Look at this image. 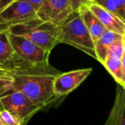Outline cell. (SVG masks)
Returning <instances> with one entry per match:
<instances>
[{"label": "cell", "instance_id": "5b68a950", "mask_svg": "<svg viewBox=\"0 0 125 125\" xmlns=\"http://www.w3.org/2000/svg\"><path fill=\"white\" fill-rule=\"evenodd\" d=\"M0 102L6 110L21 121V124L26 123L33 115L41 110L26 95L16 89H12L1 96Z\"/></svg>", "mask_w": 125, "mask_h": 125}, {"label": "cell", "instance_id": "cb8c5ba5", "mask_svg": "<svg viewBox=\"0 0 125 125\" xmlns=\"http://www.w3.org/2000/svg\"><path fill=\"white\" fill-rule=\"evenodd\" d=\"M123 55H125V36H123Z\"/></svg>", "mask_w": 125, "mask_h": 125}, {"label": "cell", "instance_id": "e0dca14e", "mask_svg": "<svg viewBox=\"0 0 125 125\" xmlns=\"http://www.w3.org/2000/svg\"><path fill=\"white\" fill-rule=\"evenodd\" d=\"M0 125H22L19 119L6 110L0 102Z\"/></svg>", "mask_w": 125, "mask_h": 125}, {"label": "cell", "instance_id": "6da1fadb", "mask_svg": "<svg viewBox=\"0 0 125 125\" xmlns=\"http://www.w3.org/2000/svg\"><path fill=\"white\" fill-rule=\"evenodd\" d=\"M4 65L12 74L13 89L21 92L41 109L52 105L61 98L54 92V80L59 72L51 65L32 64L23 61L16 54Z\"/></svg>", "mask_w": 125, "mask_h": 125}, {"label": "cell", "instance_id": "5bb4252c", "mask_svg": "<svg viewBox=\"0 0 125 125\" xmlns=\"http://www.w3.org/2000/svg\"><path fill=\"white\" fill-rule=\"evenodd\" d=\"M16 56L13 46L10 41L8 28L0 33V64H6Z\"/></svg>", "mask_w": 125, "mask_h": 125}, {"label": "cell", "instance_id": "44dd1931", "mask_svg": "<svg viewBox=\"0 0 125 125\" xmlns=\"http://www.w3.org/2000/svg\"><path fill=\"white\" fill-rule=\"evenodd\" d=\"M16 0H0V11L3 10L4 8H6L8 5L12 4Z\"/></svg>", "mask_w": 125, "mask_h": 125}, {"label": "cell", "instance_id": "7402d4cb", "mask_svg": "<svg viewBox=\"0 0 125 125\" xmlns=\"http://www.w3.org/2000/svg\"><path fill=\"white\" fill-rule=\"evenodd\" d=\"M121 60H122V69H123V76H124V79H125V55H123Z\"/></svg>", "mask_w": 125, "mask_h": 125}, {"label": "cell", "instance_id": "603a6c76", "mask_svg": "<svg viewBox=\"0 0 125 125\" xmlns=\"http://www.w3.org/2000/svg\"><path fill=\"white\" fill-rule=\"evenodd\" d=\"M8 28H9V26H8V25L4 24V23H1V22H0V33H1L2 31H4V30L7 29Z\"/></svg>", "mask_w": 125, "mask_h": 125}, {"label": "cell", "instance_id": "2e32d148", "mask_svg": "<svg viewBox=\"0 0 125 125\" xmlns=\"http://www.w3.org/2000/svg\"><path fill=\"white\" fill-rule=\"evenodd\" d=\"M14 79L11 71L4 64H0V97L13 89Z\"/></svg>", "mask_w": 125, "mask_h": 125}, {"label": "cell", "instance_id": "52a82bcc", "mask_svg": "<svg viewBox=\"0 0 125 125\" xmlns=\"http://www.w3.org/2000/svg\"><path fill=\"white\" fill-rule=\"evenodd\" d=\"M73 12L70 0H45L37 10V16L59 26Z\"/></svg>", "mask_w": 125, "mask_h": 125}, {"label": "cell", "instance_id": "9a60e30c", "mask_svg": "<svg viewBox=\"0 0 125 125\" xmlns=\"http://www.w3.org/2000/svg\"><path fill=\"white\" fill-rule=\"evenodd\" d=\"M92 2L105 8L125 21V0H93Z\"/></svg>", "mask_w": 125, "mask_h": 125}, {"label": "cell", "instance_id": "ffe728a7", "mask_svg": "<svg viewBox=\"0 0 125 125\" xmlns=\"http://www.w3.org/2000/svg\"><path fill=\"white\" fill-rule=\"evenodd\" d=\"M27 1H28V2H29L30 4L37 10H38L39 8L41 6V4H43V2L45 1V0H27Z\"/></svg>", "mask_w": 125, "mask_h": 125}, {"label": "cell", "instance_id": "ba28073f", "mask_svg": "<svg viewBox=\"0 0 125 125\" xmlns=\"http://www.w3.org/2000/svg\"><path fill=\"white\" fill-rule=\"evenodd\" d=\"M92 68L75 70L66 73H59L54 80V92L58 97L63 98L79 87L89 75Z\"/></svg>", "mask_w": 125, "mask_h": 125}, {"label": "cell", "instance_id": "8fae6325", "mask_svg": "<svg viewBox=\"0 0 125 125\" xmlns=\"http://www.w3.org/2000/svg\"><path fill=\"white\" fill-rule=\"evenodd\" d=\"M78 12L80 13L81 17H82L84 24L87 27L93 40L95 42L101 36L103 32L105 30V28L103 26L100 21L98 19V17L89 9L87 4L82 6L79 9Z\"/></svg>", "mask_w": 125, "mask_h": 125}, {"label": "cell", "instance_id": "277c9868", "mask_svg": "<svg viewBox=\"0 0 125 125\" xmlns=\"http://www.w3.org/2000/svg\"><path fill=\"white\" fill-rule=\"evenodd\" d=\"M9 38L15 53L23 61L35 65H50L48 58L51 52L40 47L22 35L14 34L9 32Z\"/></svg>", "mask_w": 125, "mask_h": 125}, {"label": "cell", "instance_id": "3957f363", "mask_svg": "<svg viewBox=\"0 0 125 125\" xmlns=\"http://www.w3.org/2000/svg\"><path fill=\"white\" fill-rule=\"evenodd\" d=\"M10 33L22 35L45 50H52L59 44L58 26L39 17L8 28Z\"/></svg>", "mask_w": 125, "mask_h": 125}, {"label": "cell", "instance_id": "4fadbf2b", "mask_svg": "<svg viewBox=\"0 0 125 125\" xmlns=\"http://www.w3.org/2000/svg\"><path fill=\"white\" fill-rule=\"evenodd\" d=\"M102 64L108 70V72L112 75V77L117 82V84L125 87V79L123 76V69H122L121 58L112 57V56H106Z\"/></svg>", "mask_w": 125, "mask_h": 125}, {"label": "cell", "instance_id": "9c48e42d", "mask_svg": "<svg viewBox=\"0 0 125 125\" xmlns=\"http://www.w3.org/2000/svg\"><path fill=\"white\" fill-rule=\"evenodd\" d=\"M87 5L97 16L105 29L125 36V21L123 18L92 1Z\"/></svg>", "mask_w": 125, "mask_h": 125}, {"label": "cell", "instance_id": "d4e9b609", "mask_svg": "<svg viewBox=\"0 0 125 125\" xmlns=\"http://www.w3.org/2000/svg\"><path fill=\"white\" fill-rule=\"evenodd\" d=\"M88 1H89V2H91V1H93V0H88Z\"/></svg>", "mask_w": 125, "mask_h": 125}, {"label": "cell", "instance_id": "ac0fdd59", "mask_svg": "<svg viewBox=\"0 0 125 125\" xmlns=\"http://www.w3.org/2000/svg\"><path fill=\"white\" fill-rule=\"evenodd\" d=\"M123 55V37H121L118 40H115L112 44H111L107 50V55L106 56H112L122 58Z\"/></svg>", "mask_w": 125, "mask_h": 125}, {"label": "cell", "instance_id": "d6986e66", "mask_svg": "<svg viewBox=\"0 0 125 125\" xmlns=\"http://www.w3.org/2000/svg\"><path fill=\"white\" fill-rule=\"evenodd\" d=\"M70 4H71V8L73 11H78L82 6L87 4L89 3L88 0H70Z\"/></svg>", "mask_w": 125, "mask_h": 125}, {"label": "cell", "instance_id": "8992f818", "mask_svg": "<svg viewBox=\"0 0 125 125\" xmlns=\"http://www.w3.org/2000/svg\"><path fill=\"white\" fill-rule=\"evenodd\" d=\"M37 16V10L27 0H16L0 11V22L8 26L20 24Z\"/></svg>", "mask_w": 125, "mask_h": 125}, {"label": "cell", "instance_id": "7a4b0ae2", "mask_svg": "<svg viewBox=\"0 0 125 125\" xmlns=\"http://www.w3.org/2000/svg\"><path fill=\"white\" fill-rule=\"evenodd\" d=\"M59 43L68 44L96 59L95 45L78 11L73 12L58 26Z\"/></svg>", "mask_w": 125, "mask_h": 125}, {"label": "cell", "instance_id": "30bf717a", "mask_svg": "<svg viewBox=\"0 0 125 125\" xmlns=\"http://www.w3.org/2000/svg\"><path fill=\"white\" fill-rule=\"evenodd\" d=\"M106 125H125V87L117 84L114 104Z\"/></svg>", "mask_w": 125, "mask_h": 125}, {"label": "cell", "instance_id": "7c38bea8", "mask_svg": "<svg viewBox=\"0 0 125 125\" xmlns=\"http://www.w3.org/2000/svg\"><path fill=\"white\" fill-rule=\"evenodd\" d=\"M122 35L118 34L116 33L111 31V30L105 29L101 36L94 42V45H95V52H96V59L99 61V62L103 63L107 55V50L108 47L112 44L115 40H118Z\"/></svg>", "mask_w": 125, "mask_h": 125}]
</instances>
